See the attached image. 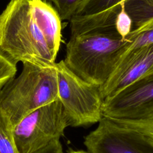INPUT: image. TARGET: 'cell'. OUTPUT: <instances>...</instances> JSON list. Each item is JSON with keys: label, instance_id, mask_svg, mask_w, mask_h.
<instances>
[{"label": "cell", "instance_id": "obj_1", "mask_svg": "<svg viewBox=\"0 0 153 153\" xmlns=\"http://www.w3.org/2000/svg\"><path fill=\"white\" fill-rule=\"evenodd\" d=\"M62 20L45 0H10L0 14V51L16 64H54L62 42Z\"/></svg>", "mask_w": 153, "mask_h": 153}, {"label": "cell", "instance_id": "obj_2", "mask_svg": "<svg viewBox=\"0 0 153 153\" xmlns=\"http://www.w3.org/2000/svg\"><path fill=\"white\" fill-rule=\"evenodd\" d=\"M121 3L104 11L70 19L71 36L63 60L66 67L85 81L102 86L115 69L131 40L115 29Z\"/></svg>", "mask_w": 153, "mask_h": 153}, {"label": "cell", "instance_id": "obj_3", "mask_svg": "<svg viewBox=\"0 0 153 153\" xmlns=\"http://www.w3.org/2000/svg\"><path fill=\"white\" fill-rule=\"evenodd\" d=\"M22 63L20 74L0 91V108L13 126L34 110L59 100L56 63L48 66Z\"/></svg>", "mask_w": 153, "mask_h": 153}, {"label": "cell", "instance_id": "obj_4", "mask_svg": "<svg viewBox=\"0 0 153 153\" xmlns=\"http://www.w3.org/2000/svg\"><path fill=\"white\" fill-rule=\"evenodd\" d=\"M58 96L69 126L78 127L99 123L103 117L99 87L80 78L63 60L56 63Z\"/></svg>", "mask_w": 153, "mask_h": 153}, {"label": "cell", "instance_id": "obj_5", "mask_svg": "<svg viewBox=\"0 0 153 153\" xmlns=\"http://www.w3.org/2000/svg\"><path fill=\"white\" fill-rule=\"evenodd\" d=\"M69 126L59 100L42 106L13 126V136L19 153H36L60 139Z\"/></svg>", "mask_w": 153, "mask_h": 153}, {"label": "cell", "instance_id": "obj_6", "mask_svg": "<svg viewBox=\"0 0 153 153\" xmlns=\"http://www.w3.org/2000/svg\"><path fill=\"white\" fill-rule=\"evenodd\" d=\"M84 144L89 153H153V143L143 134L104 117Z\"/></svg>", "mask_w": 153, "mask_h": 153}, {"label": "cell", "instance_id": "obj_7", "mask_svg": "<svg viewBox=\"0 0 153 153\" xmlns=\"http://www.w3.org/2000/svg\"><path fill=\"white\" fill-rule=\"evenodd\" d=\"M152 113L153 73L103 101L102 115L109 119H137Z\"/></svg>", "mask_w": 153, "mask_h": 153}, {"label": "cell", "instance_id": "obj_8", "mask_svg": "<svg viewBox=\"0 0 153 153\" xmlns=\"http://www.w3.org/2000/svg\"><path fill=\"white\" fill-rule=\"evenodd\" d=\"M153 73V44L124 52L108 81L99 87L103 99L114 96L139 78Z\"/></svg>", "mask_w": 153, "mask_h": 153}, {"label": "cell", "instance_id": "obj_9", "mask_svg": "<svg viewBox=\"0 0 153 153\" xmlns=\"http://www.w3.org/2000/svg\"><path fill=\"white\" fill-rule=\"evenodd\" d=\"M13 126L0 108V153H19L13 136Z\"/></svg>", "mask_w": 153, "mask_h": 153}, {"label": "cell", "instance_id": "obj_10", "mask_svg": "<svg viewBox=\"0 0 153 153\" xmlns=\"http://www.w3.org/2000/svg\"><path fill=\"white\" fill-rule=\"evenodd\" d=\"M111 120L143 134L153 143V113L137 119Z\"/></svg>", "mask_w": 153, "mask_h": 153}, {"label": "cell", "instance_id": "obj_11", "mask_svg": "<svg viewBox=\"0 0 153 153\" xmlns=\"http://www.w3.org/2000/svg\"><path fill=\"white\" fill-rule=\"evenodd\" d=\"M123 1L124 0H81L74 16L97 13L109 8Z\"/></svg>", "mask_w": 153, "mask_h": 153}, {"label": "cell", "instance_id": "obj_12", "mask_svg": "<svg viewBox=\"0 0 153 153\" xmlns=\"http://www.w3.org/2000/svg\"><path fill=\"white\" fill-rule=\"evenodd\" d=\"M16 72V63L0 51V91L15 77Z\"/></svg>", "mask_w": 153, "mask_h": 153}, {"label": "cell", "instance_id": "obj_13", "mask_svg": "<svg viewBox=\"0 0 153 153\" xmlns=\"http://www.w3.org/2000/svg\"><path fill=\"white\" fill-rule=\"evenodd\" d=\"M54 5L62 21L70 20L81 0H45Z\"/></svg>", "mask_w": 153, "mask_h": 153}, {"label": "cell", "instance_id": "obj_14", "mask_svg": "<svg viewBox=\"0 0 153 153\" xmlns=\"http://www.w3.org/2000/svg\"><path fill=\"white\" fill-rule=\"evenodd\" d=\"M133 23L131 17L125 10L124 1L121 2V9L118 12L115 22V26L117 31L123 38L126 39L131 32Z\"/></svg>", "mask_w": 153, "mask_h": 153}, {"label": "cell", "instance_id": "obj_15", "mask_svg": "<svg viewBox=\"0 0 153 153\" xmlns=\"http://www.w3.org/2000/svg\"><path fill=\"white\" fill-rule=\"evenodd\" d=\"M36 153H63L60 139L53 141L46 147Z\"/></svg>", "mask_w": 153, "mask_h": 153}, {"label": "cell", "instance_id": "obj_16", "mask_svg": "<svg viewBox=\"0 0 153 153\" xmlns=\"http://www.w3.org/2000/svg\"><path fill=\"white\" fill-rule=\"evenodd\" d=\"M67 153H89V152L87 151H84V150H82V149L74 150V149H72L71 148H69L68 150Z\"/></svg>", "mask_w": 153, "mask_h": 153}]
</instances>
